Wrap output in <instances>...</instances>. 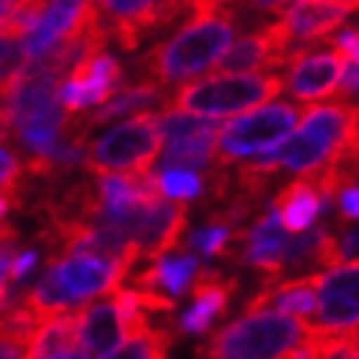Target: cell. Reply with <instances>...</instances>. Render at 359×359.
Masks as SVG:
<instances>
[{"label": "cell", "instance_id": "obj_4", "mask_svg": "<svg viewBox=\"0 0 359 359\" xmlns=\"http://www.w3.org/2000/svg\"><path fill=\"white\" fill-rule=\"evenodd\" d=\"M162 128L157 113H136L126 123L111 128L97 142L88 144L85 167L93 175L147 172L162 151Z\"/></svg>", "mask_w": 359, "mask_h": 359}, {"label": "cell", "instance_id": "obj_20", "mask_svg": "<svg viewBox=\"0 0 359 359\" xmlns=\"http://www.w3.org/2000/svg\"><path fill=\"white\" fill-rule=\"evenodd\" d=\"M321 205H326L323 201V193L318 182H316L311 175L295 180L287 187H283L277 193L272 208L277 210V216L283 221L285 231L287 233H298L306 231L308 226L313 224L318 213H321Z\"/></svg>", "mask_w": 359, "mask_h": 359}, {"label": "cell", "instance_id": "obj_27", "mask_svg": "<svg viewBox=\"0 0 359 359\" xmlns=\"http://www.w3.org/2000/svg\"><path fill=\"white\" fill-rule=\"evenodd\" d=\"M21 177H23V165L18 162L13 151H8L6 147H0V190H8L18 198L21 193Z\"/></svg>", "mask_w": 359, "mask_h": 359}, {"label": "cell", "instance_id": "obj_16", "mask_svg": "<svg viewBox=\"0 0 359 359\" xmlns=\"http://www.w3.org/2000/svg\"><path fill=\"white\" fill-rule=\"evenodd\" d=\"M352 6L346 0H295L283 15V29L295 41H321L341 26Z\"/></svg>", "mask_w": 359, "mask_h": 359}, {"label": "cell", "instance_id": "obj_11", "mask_svg": "<svg viewBox=\"0 0 359 359\" xmlns=\"http://www.w3.org/2000/svg\"><path fill=\"white\" fill-rule=\"evenodd\" d=\"M318 323L329 329H349L359 323V259L337 264L326 275H316Z\"/></svg>", "mask_w": 359, "mask_h": 359}, {"label": "cell", "instance_id": "obj_25", "mask_svg": "<svg viewBox=\"0 0 359 359\" xmlns=\"http://www.w3.org/2000/svg\"><path fill=\"white\" fill-rule=\"evenodd\" d=\"M26 49L18 41V36H8V34H0V95L6 93L13 80L23 72L26 67Z\"/></svg>", "mask_w": 359, "mask_h": 359}, {"label": "cell", "instance_id": "obj_26", "mask_svg": "<svg viewBox=\"0 0 359 359\" xmlns=\"http://www.w3.org/2000/svg\"><path fill=\"white\" fill-rule=\"evenodd\" d=\"M233 239L231 226L226 224H208V229H203L193 236V247L201 249L203 255H226L229 252V244Z\"/></svg>", "mask_w": 359, "mask_h": 359}, {"label": "cell", "instance_id": "obj_10", "mask_svg": "<svg viewBox=\"0 0 359 359\" xmlns=\"http://www.w3.org/2000/svg\"><path fill=\"white\" fill-rule=\"evenodd\" d=\"M49 267L60 280L62 290L67 292L77 308L85 306L90 298L111 295L126 280V275L116 264L88 252H69V255L54 257L49 259Z\"/></svg>", "mask_w": 359, "mask_h": 359}, {"label": "cell", "instance_id": "obj_21", "mask_svg": "<svg viewBox=\"0 0 359 359\" xmlns=\"http://www.w3.org/2000/svg\"><path fill=\"white\" fill-rule=\"evenodd\" d=\"M159 100H162V85L151 83V80H142L139 85L121 88L116 95H111L105 103H100V108L95 113H90L88 118H80V121L67 118V126L90 134L95 126L111 123V121L121 118V116H128V113H139L144 108H149V105H157Z\"/></svg>", "mask_w": 359, "mask_h": 359}, {"label": "cell", "instance_id": "obj_1", "mask_svg": "<svg viewBox=\"0 0 359 359\" xmlns=\"http://www.w3.org/2000/svg\"><path fill=\"white\" fill-rule=\"evenodd\" d=\"M233 39V11H201L190 13V21L162 44L139 60L142 80L170 88L201 75L221 60V54L231 46Z\"/></svg>", "mask_w": 359, "mask_h": 359}, {"label": "cell", "instance_id": "obj_5", "mask_svg": "<svg viewBox=\"0 0 359 359\" xmlns=\"http://www.w3.org/2000/svg\"><path fill=\"white\" fill-rule=\"evenodd\" d=\"M300 116L303 111L290 103H272L255 111H244L236 121L221 126L213 165L229 167L241 157L272 149L285 136L292 134Z\"/></svg>", "mask_w": 359, "mask_h": 359}, {"label": "cell", "instance_id": "obj_3", "mask_svg": "<svg viewBox=\"0 0 359 359\" xmlns=\"http://www.w3.org/2000/svg\"><path fill=\"white\" fill-rule=\"evenodd\" d=\"M285 90L280 75H247V72H216V75L185 83L165 100V111H185L210 118H226L233 113L252 111Z\"/></svg>", "mask_w": 359, "mask_h": 359}, {"label": "cell", "instance_id": "obj_13", "mask_svg": "<svg viewBox=\"0 0 359 359\" xmlns=\"http://www.w3.org/2000/svg\"><path fill=\"white\" fill-rule=\"evenodd\" d=\"M287 236L290 233L285 231L277 210L269 208L267 216L259 218L249 231L233 233L229 249H239L241 259L249 267L259 269V272L269 275L272 280H277L285 272V244H287Z\"/></svg>", "mask_w": 359, "mask_h": 359}, {"label": "cell", "instance_id": "obj_24", "mask_svg": "<svg viewBox=\"0 0 359 359\" xmlns=\"http://www.w3.org/2000/svg\"><path fill=\"white\" fill-rule=\"evenodd\" d=\"M159 190L175 201H190L203 193V180L198 172L185 167H165V172L159 175Z\"/></svg>", "mask_w": 359, "mask_h": 359}, {"label": "cell", "instance_id": "obj_30", "mask_svg": "<svg viewBox=\"0 0 359 359\" xmlns=\"http://www.w3.org/2000/svg\"><path fill=\"white\" fill-rule=\"evenodd\" d=\"M39 262V255L36 252H21V255L13 259V267H11V283H21L23 277H29L31 272H34V267H36Z\"/></svg>", "mask_w": 359, "mask_h": 359}, {"label": "cell", "instance_id": "obj_12", "mask_svg": "<svg viewBox=\"0 0 359 359\" xmlns=\"http://www.w3.org/2000/svg\"><path fill=\"white\" fill-rule=\"evenodd\" d=\"M298 46L285 34L283 23H269L262 31L241 36L216 62L218 72H249L257 67H285Z\"/></svg>", "mask_w": 359, "mask_h": 359}, {"label": "cell", "instance_id": "obj_29", "mask_svg": "<svg viewBox=\"0 0 359 359\" xmlns=\"http://www.w3.org/2000/svg\"><path fill=\"white\" fill-rule=\"evenodd\" d=\"M339 208H341V218L344 221L359 218V182L339 190Z\"/></svg>", "mask_w": 359, "mask_h": 359}, {"label": "cell", "instance_id": "obj_14", "mask_svg": "<svg viewBox=\"0 0 359 359\" xmlns=\"http://www.w3.org/2000/svg\"><path fill=\"white\" fill-rule=\"evenodd\" d=\"M93 13V3L90 0H49L44 13L39 15L34 29L26 34L23 49L29 60H36L57 44H62L67 36H72Z\"/></svg>", "mask_w": 359, "mask_h": 359}, {"label": "cell", "instance_id": "obj_28", "mask_svg": "<svg viewBox=\"0 0 359 359\" xmlns=\"http://www.w3.org/2000/svg\"><path fill=\"white\" fill-rule=\"evenodd\" d=\"M331 44H334L337 54L344 57V62L359 65V29H344Z\"/></svg>", "mask_w": 359, "mask_h": 359}, {"label": "cell", "instance_id": "obj_23", "mask_svg": "<svg viewBox=\"0 0 359 359\" xmlns=\"http://www.w3.org/2000/svg\"><path fill=\"white\" fill-rule=\"evenodd\" d=\"M175 344V334L159 326H149V329L139 334V337L128 339L126 344H121L113 357H126V359H162L170 354Z\"/></svg>", "mask_w": 359, "mask_h": 359}, {"label": "cell", "instance_id": "obj_6", "mask_svg": "<svg viewBox=\"0 0 359 359\" xmlns=\"http://www.w3.org/2000/svg\"><path fill=\"white\" fill-rule=\"evenodd\" d=\"M97 21L121 49L134 52L136 46L159 31H165L182 13H187V0H90Z\"/></svg>", "mask_w": 359, "mask_h": 359}, {"label": "cell", "instance_id": "obj_31", "mask_svg": "<svg viewBox=\"0 0 359 359\" xmlns=\"http://www.w3.org/2000/svg\"><path fill=\"white\" fill-rule=\"evenodd\" d=\"M341 95H359V65H346L344 67V75L339 80V90Z\"/></svg>", "mask_w": 359, "mask_h": 359}, {"label": "cell", "instance_id": "obj_33", "mask_svg": "<svg viewBox=\"0 0 359 359\" xmlns=\"http://www.w3.org/2000/svg\"><path fill=\"white\" fill-rule=\"evenodd\" d=\"M247 3H252V8L262 11V13H280L290 0H247Z\"/></svg>", "mask_w": 359, "mask_h": 359}, {"label": "cell", "instance_id": "obj_36", "mask_svg": "<svg viewBox=\"0 0 359 359\" xmlns=\"http://www.w3.org/2000/svg\"><path fill=\"white\" fill-rule=\"evenodd\" d=\"M13 3H31V0H13Z\"/></svg>", "mask_w": 359, "mask_h": 359}, {"label": "cell", "instance_id": "obj_22", "mask_svg": "<svg viewBox=\"0 0 359 359\" xmlns=\"http://www.w3.org/2000/svg\"><path fill=\"white\" fill-rule=\"evenodd\" d=\"M195 272H198V259L193 255L185 257H157L151 259L149 267L134 272V285L139 290H162V295L180 298L190 287Z\"/></svg>", "mask_w": 359, "mask_h": 359}, {"label": "cell", "instance_id": "obj_8", "mask_svg": "<svg viewBox=\"0 0 359 359\" xmlns=\"http://www.w3.org/2000/svg\"><path fill=\"white\" fill-rule=\"evenodd\" d=\"M121 229L139 247L142 262L144 259L151 262L182 247V236L187 231V205L182 201L177 203L175 198L167 201L162 195L147 205H139Z\"/></svg>", "mask_w": 359, "mask_h": 359}, {"label": "cell", "instance_id": "obj_34", "mask_svg": "<svg viewBox=\"0 0 359 359\" xmlns=\"http://www.w3.org/2000/svg\"><path fill=\"white\" fill-rule=\"evenodd\" d=\"M13 205H18V198L13 193H8V190H0V221L13 210Z\"/></svg>", "mask_w": 359, "mask_h": 359}, {"label": "cell", "instance_id": "obj_32", "mask_svg": "<svg viewBox=\"0 0 359 359\" xmlns=\"http://www.w3.org/2000/svg\"><path fill=\"white\" fill-rule=\"evenodd\" d=\"M339 247H341V255L344 257L359 255V229H346L339 236Z\"/></svg>", "mask_w": 359, "mask_h": 359}, {"label": "cell", "instance_id": "obj_35", "mask_svg": "<svg viewBox=\"0 0 359 359\" xmlns=\"http://www.w3.org/2000/svg\"><path fill=\"white\" fill-rule=\"evenodd\" d=\"M346 3L352 6V11H357V8H359V0H346Z\"/></svg>", "mask_w": 359, "mask_h": 359}, {"label": "cell", "instance_id": "obj_15", "mask_svg": "<svg viewBox=\"0 0 359 359\" xmlns=\"http://www.w3.org/2000/svg\"><path fill=\"white\" fill-rule=\"evenodd\" d=\"M236 285L239 283L233 277H224L218 269L198 267L193 283H190L195 306L182 316L180 329L185 334H205L210 323L216 321L218 316H224L229 300L236 292Z\"/></svg>", "mask_w": 359, "mask_h": 359}, {"label": "cell", "instance_id": "obj_19", "mask_svg": "<svg viewBox=\"0 0 359 359\" xmlns=\"http://www.w3.org/2000/svg\"><path fill=\"white\" fill-rule=\"evenodd\" d=\"M29 357H85L80 346V308L39 323L31 334Z\"/></svg>", "mask_w": 359, "mask_h": 359}, {"label": "cell", "instance_id": "obj_18", "mask_svg": "<svg viewBox=\"0 0 359 359\" xmlns=\"http://www.w3.org/2000/svg\"><path fill=\"white\" fill-rule=\"evenodd\" d=\"M318 306L316 295V275L308 277H292V280H272V285H264L255 298L247 303V313L255 311H280L306 318Z\"/></svg>", "mask_w": 359, "mask_h": 359}, {"label": "cell", "instance_id": "obj_17", "mask_svg": "<svg viewBox=\"0 0 359 359\" xmlns=\"http://www.w3.org/2000/svg\"><path fill=\"white\" fill-rule=\"evenodd\" d=\"M126 339L123 316L113 295L93 306H80V346L85 357H113Z\"/></svg>", "mask_w": 359, "mask_h": 359}, {"label": "cell", "instance_id": "obj_2", "mask_svg": "<svg viewBox=\"0 0 359 359\" xmlns=\"http://www.w3.org/2000/svg\"><path fill=\"white\" fill-rule=\"evenodd\" d=\"M311 323L292 318L280 311H255L231 326L216 331L203 346L198 357L208 359H269L287 357L308 337Z\"/></svg>", "mask_w": 359, "mask_h": 359}, {"label": "cell", "instance_id": "obj_9", "mask_svg": "<svg viewBox=\"0 0 359 359\" xmlns=\"http://www.w3.org/2000/svg\"><path fill=\"white\" fill-rule=\"evenodd\" d=\"M313 46L316 41H311L308 46H298L285 65L287 67L285 90L300 103H318L323 97L334 95L346 67L341 54L313 52Z\"/></svg>", "mask_w": 359, "mask_h": 359}, {"label": "cell", "instance_id": "obj_7", "mask_svg": "<svg viewBox=\"0 0 359 359\" xmlns=\"http://www.w3.org/2000/svg\"><path fill=\"white\" fill-rule=\"evenodd\" d=\"M221 121L210 116L185 111H165L159 116L162 128V170L165 167H185L201 170L213 159L221 131Z\"/></svg>", "mask_w": 359, "mask_h": 359}]
</instances>
